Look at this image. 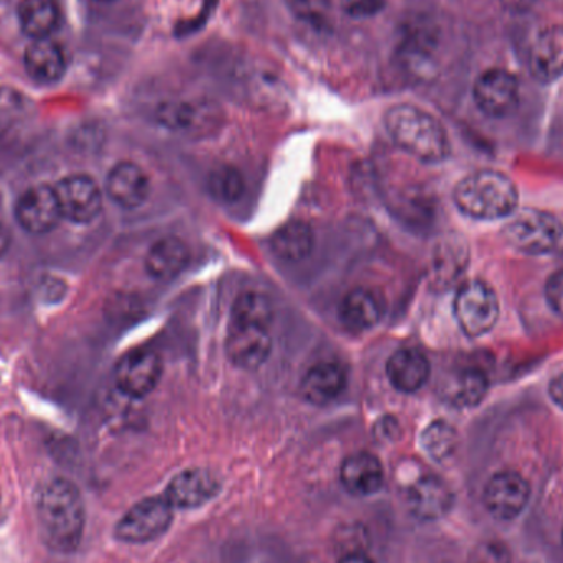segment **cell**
<instances>
[{"label": "cell", "instance_id": "1", "mask_svg": "<svg viewBox=\"0 0 563 563\" xmlns=\"http://www.w3.org/2000/svg\"><path fill=\"white\" fill-rule=\"evenodd\" d=\"M36 519L46 548L58 554H71L78 549L86 526L81 493L68 479H52L36 496Z\"/></svg>", "mask_w": 563, "mask_h": 563}, {"label": "cell", "instance_id": "2", "mask_svg": "<svg viewBox=\"0 0 563 563\" xmlns=\"http://www.w3.org/2000/svg\"><path fill=\"white\" fill-rule=\"evenodd\" d=\"M394 144L423 164H439L450 155L445 128L430 112L413 104H394L384 114Z\"/></svg>", "mask_w": 563, "mask_h": 563}, {"label": "cell", "instance_id": "3", "mask_svg": "<svg viewBox=\"0 0 563 563\" xmlns=\"http://www.w3.org/2000/svg\"><path fill=\"white\" fill-rule=\"evenodd\" d=\"M453 201L472 220L498 221L518 211L519 190L501 172L478 170L456 184Z\"/></svg>", "mask_w": 563, "mask_h": 563}, {"label": "cell", "instance_id": "4", "mask_svg": "<svg viewBox=\"0 0 563 563\" xmlns=\"http://www.w3.org/2000/svg\"><path fill=\"white\" fill-rule=\"evenodd\" d=\"M506 243L526 256H545L561 244L563 224L555 214L538 208H525L511 214L503 228Z\"/></svg>", "mask_w": 563, "mask_h": 563}, {"label": "cell", "instance_id": "5", "mask_svg": "<svg viewBox=\"0 0 563 563\" xmlns=\"http://www.w3.org/2000/svg\"><path fill=\"white\" fill-rule=\"evenodd\" d=\"M453 311L466 336L482 338L495 330L501 317V305L488 282L470 280L456 291Z\"/></svg>", "mask_w": 563, "mask_h": 563}, {"label": "cell", "instance_id": "6", "mask_svg": "<svg viewBox=\"0 0 563 563\" xmlns=\"http://www.w3.org/2000/svg\"><path fill=\"white\" fill-rule=\"evenodd\" d=\"M174 506L165 498H145L132 506L115 526V538L128 544H145L170 528Z\"/></svg>", "mask_w": 563, "mask_h": 563}, {"label": "cell", "instance_id": "7", "mask_svg": "<svg viewBox=\"0 0 563 563\" xmlns=\"http://www.w3.org/2000/svg\"><path fill=\"white\" fill-rule=\"evenodd\" d=\"M473 98L483 114L496 119L506 118L519 106L518 79L506 69H486L473 86Z\"/></svg>", "mask_w": 563, "mask_h": 563}, {"label": "cell", "instance_id": "8", "mask_svg": "<svg viewBox=\"0 0 563 563\" xmlns=\"http://www.w3.org/2000/svg\"><path fill=\"white\" fill-rule=\"evenodd\" d=\"M220 109L208 99H174L158 108L162 125L181 134H207L217 129Z\"/></svg>", "mask_w": 563, "mask_h": 563}, {"label": "cell", "instance_id": "9", "mask_svg": "<svg viewBox=\"0 0 563 563\" xmlns=\"http://www.w3.org/2000/svg\"><path fill=\"white\" fill-rule=\"evenodd\" d=\"M162 360L155 351L135 350L125 354L115 367V384L132 399H142L157 387Z\"/></svg>", "mask_w": 563, "mask_h": 563}, {"label": "cell", "instance_id": "10", "mask_svg": "<svg viewBox=\"0 0 563 563\" xmlns=\"http://www.w3.org/2000/svg\"><path fill=\"white\" fill-rule=\"evenodd\" d=\"M531 498V486L516 472H499L485 488V506L493 518L511 521L518 518Z\"/></svg>", "mask_w": 563, "mask_h": 563}, {"label": "cell", "instance_id": "11", "mask_svg": "<svg viewBox=\"0 0 563 563\" xmlns=\"http://www.w3.org/2000/svg\"><path fill=\"white\" fill-rule=\"evenodd\" d=\"M63 218L73 223H91L102 210V195L92 178L73 175L55 187Z\"/></svg>", "mask_w": 563, "mask_h": 563}, {"label": "cell", "instance_id": "12", "mask_svg": "<svg viewBox=\"0 0 563 563\" xmlns=\"http://www.w3.org/2000/svg\"><path fill=\"white\" fill-rule=\"evenodd\" d=\"M273 350L269 328L231 321L227 338V353L231 363L241 369L253 371L263 366Z\"/></svg>", "mask_w": 563, "mask_h": 563}, {"label": "cell", "instance_id": "13", "mask_svg": "<svg viewBox=\"0 0 563 563\" xmlns=\"http://www.w3.org/2000/svg\"><path fill=\"white\" fill-rule=\"evenodd\" d=\"M15 217L20 227L29 233L45 234L55 230L63 218L55 188L36 185L26 190L16 201Z\"/></svg>", "mask_w": 563, "mask_h": 563}, {"label": "cell", "instance_id": "14", "mask_svg": "<svg viewBox=\"0 0 563 563\" xmlns=\"http://www.w3.org/2000/svg\"><path fill=\"white\" fill-rule=\"evenodd\" d=\"M218 492H220V483L213 473L203 468H191L178 473L172 479L165 492V499L174 508L195 509L211 501Z\"/></svg>", "mask_w": 563, "mask_h": 563}, {"label": "cell", "instance_id": "15", "mask_svg": "<svg viewBox=\"0 0 563 563\" xmlns=\"http://www.w3.org/2000/svg\"><path fill=\"white\" fill-rule=\"evenodd\" d=\"M439 387L446 404L459 409H472L488 396L489 379L478 367H462L446 374Z\"/></svg>", "mask_w": 563, "mask_h": 563}, {"label": "cell", "instance_id": "16", "mask_svg": "<svg viewBox=\"0 0 563 563\" xmlns=\"http://www.w3.org/2000/svg\"><path fill=\"white\" fill-rule=\"evenodd\" d=\"M452 505V492L446 483L437 476H422L407 492V506L420 521H437L443 518Z\"/></svg>", "mask_w": 563, "mask_h": 563}, {"label": "cell", "instance_id": "17", "mask_svg": "<svg viewBox=\"0 0 563 563\" xmlns=\"http://www.w3.org/2000/svg\"><path fill=\"white\" fill-rule=\"evenodd\" d=\"M529 69L539 82H552L563 75V26L542 30L529 49Z\"/></svg>", "mask_w": 563, "mask_h": 563}, {"label": "cell", "instance_id": "18", "mask_svg": "<svg viewBox=\"0 0 563 563\" xmlns=\"http://www.w3.org/2000/svg\"><path fill=\"white\" fill-rule=\"evenodd\" d=\"M106 190L119 207L134 210L147 200L151 194V181L139 165L121 162L109 172Z\"/></svg>", "mask_w": 563, "mask_h": 563}, {"label": "cell", "instance_id": "19", "mask_svg": "<svg viewBox=\"0 0 563 563\" xmlns=\"http://www.w3.org/2000/svg\"><path fill=\"white\" fill-rule=\"evenodd\" d=\"M386 373L389 383L400 393H417L429 380L430 361L416 347H402L387 361Z\"/></svg>", "mask_w": 563, "mask_h": 563}, {"label": "cell", "instance_id": "20", "mask_svg": "<svg viewBox=\"0 0 563 563\" xmlns=\"http://www.w3.org/2000/svg\"><path fill=\"white\" fill-rule=\"evenodd\" d=\"M346 369L333 361H324L308 369L301 379L300 393L307 402L324 406L346 389Z\"/></svg>", "mask_w": 563, "mask_h": 563}, {"label": "cell", "instance_id": "21", "mask_svg": "<svg viewBox=\"0 0 563 563\" xmlns=\"http://www.w3.org/2000/svg\"><path fill=\"white\" fill-rule=\"evenodd\" d=\"M341 485L354 496H371L379 492L384 483V470L379 460L367 452L354 453L344 460L340 470Z\"/></svg>", "mask_w": 563, "mask_h": 563}, {"label": "cell", "instance_id": "22", "mask_svg": "<svg viewBox=\"0 0 563 563\" xmlns=\"http://www.w3.org/2000/svg\"><path fill=\"white\" fill-rule=\"evenodd\" d=\"M26 73L40 85L59 81L66 71L65 53L52 38L33 40L23 56Z\"/></svg>", "mask_w": 563, "mask_h": 563}, {"label": "cell", "instance_id": "23", "mask_svg": "<svg viewBox=\"0 0 563 563\" xmlns=\"http://www.w3.org/2000/svg\"><path fill=\"white\" fill-rule=\"evenodd\" d=\"M190 261L187 244L178 238L157 241L145 257V269L155 280L168 282L184 273Z\"/></svg>", "mask_w": 563, "mask_h": 563}, {"label": "cell", "instance_id": "24", "mask_svg": "<svg viewBox=\"0 0 563 563\" xmlns=\"http://www.w3.org/2000/svg\"><path fill=\"white\" fill-rule=\"evenodd\" d=\"M383 305L377 295L367 288H354L344 295L340 303V320L353 331H364L379 323Z\"/></svg>", "mask_w": 563, "mask_h": 563}, {"label": "cell", "instance_id": "25", "mask_svg": "<svg viewBox=\"0 0 563 563\" xmlns=\"http://www.w3.org/2000/svg\"><path fill=\"white\" fill-rule=\"evenodd\" d=\"M314 246V234L303 221L284 224L271 240V250L285 263L307 260Z\"/></svg>", "mask_w": 563, "mask_h": 563}, {"label": "cell", "instance_id": "26", "mask_svg": "<svg viewBox=\"0 0 563 563\" xmlns=\"http://www.w3.org/2000/svg\"><path fill=\"white\" fill-rule=\"evenodd\" d=\"M19 22L25 35L33 40L49 38L59 23V10L53 0H23Z\"/></svg>", "mask_w": 563, "mask_h": 563}, {"label": "cell", "instance_id": "27", "mask_svg": "<svg viewBox=\"0 0 563 563\" xmlns=\"http://www.w3.org/2000/svg\"><path fill=\"white\" fill-rule=\"evenodd\" d=\"M274 310L271 301L264 295L247 291L236 298L231 311V321L256 327L271 328Z\"/></svg>", "mask_w": 563, "mask_h": 563}, {"label": "cell", "instance_id": "28", "mask_svg": "<svg viewBox=\"0 0 563 563\" xmlns=\"http://www.w3.org/2000/svg\"><path fill=\"white\" fill-rule=\"evenodd\" d=\"M422 445L426 452L437 462L450 459L459 445L456 430L443 420L430 423L422 435Z\"/></svg>", "mask_w": 563, "mask_h": 563}, {"label": "cell", "instance_id": "29", "mask_svg": "<svg viewBox=\"0 0 563 563\" xmlns=\"http://www.w3.org/2000/svg\"><path fill=\"white\" fill-rule=\"evenodd\" d=\"M208 191L214 200L234 203L244 194L243 175L231 167L218 168L208 177Z\"/></svg>", "mask_w": 563, "mask_h": 563}, {"label": "cell", "instance_id": "30", "mask_svg": "<svg viewBox=\"0 0 563 563\" xmlns=\"http://www.w3.org/2000/svg\"><path fill=\"white\" fill-rule=\"evenodd\" d=\"M288 12L308 25H321L331 12V0H284Z\"/></svg>", "mask_w": 563, "mask_h": 563}, {"label": "cell", "instance_id": "31", "mask_svg": "<svg viewBox=\"0 0 563 563\" xmlns=\"http://www.w3.org/2000/svg\"><path fill=\"white\" fill-rule=\"evenodd\" d=\"M341 9L351 19H371L386 9L387 0H340Z\"/></svg>", "mask_w": 563, "mask_h": 563}, {"label": "cell", "instance_id": "32", "mask_svg": "<svg viewBox=\"0 0 563 563\" xmlns=\"http://www.w3.org/2000/svg\"><path fill=\"white\" fill-rule=\"evenodd\" d=\"M545 301L558 317L563 318V269L555 271L545 282Z\"/></svg>", "mask_w": 563, "mask_h": 563}, {"label": "cell", "instance_id": "33", "mask_svg": "<svg viewBox=\"0 0 563 563\" xmlns=\"http://www.w3.org/2000/svg\"><path fill=\"white\" fill-rule=\"evenodd\" d=\"M470 563H509V554L498 542H486L473 552Z\"/></svg>", "mask_w": 563, "mask_h": 563}, {"label": "cell", "instance_id": "34", "mask_svg": "<svg viewBox=\"0 0 563 563\" xmlns=\"http://www.w3.org/2000/svg\"><path fill=\"white\" fill-rule=\"evenodd\" d=\"M549 396L563 410V373L555 376L549 384Z\"/></svg>", "mask_w": 563, "mask_h": 563}, {"label": "cell", "instance_id": "35", "mask_svg": "<svg viewBox=\"0 0 563 563\" xmlns=\"http://www.w3.org/2000/svg\"><path fill=\"white\" fill-rule=\"evenodd\" d=\"M340 563H374L367 555L361 554V552H353V554H346L341 559Z\"/></svg>", "mask_w": 563, "mask_h": 563}, {"label": "cell", "instance_id": "36", "mask_svg": "<svg viewBox=\"0 0 563 563\" xmlns=\"http://www.w3.org/2000/svg\"><path fill=\"white\" fill-rule=\"evenodd\" d=\"M9 246H10L9 231H7V228L3 227L2 223H0V257H2L3 254L7 253V250H9Z\"/></svg>", "mask_w": 563, "mask_h": 563}, {"label": "cell", "instance_id": "37", "mask_svg": "<svg viewBox=\"0 0 563 563\" xmlns=\"http://www.w3.org/2000/svg\"><path fill=\"white\" fill-rule=\"evenodd\" d=\"M96 2H99V3H112V2H115V0H96Z\"/></svg>", "mask_w": 563, "mask_h": 563}]
</instances>
